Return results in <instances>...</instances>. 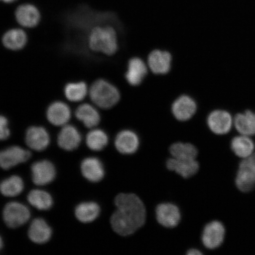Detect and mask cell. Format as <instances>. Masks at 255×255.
I'll use <instances>...</instances> for the list:
<instances>
[{"mask_svg": "<svg viewBox=\"0 0 255 255\" xmlns=\"http://www.w3.org/2000/svg\"><path fill=\"white\" fill-rule=\"evenodd\" d=\"M117 210L111 218L113 230L121 236H128L145 224L146 209L135 194L121 193L115 199Z\"/></svg>", "mask_w": 255, "mask_h": 255, "instance_id": "6da1fadb", "label": "cell"}, {"mask_svg": "<svg viewBox=\"0 0 255 255\" xmlns=\"http://www.w3.org/2000/svg\"><path fill=\"white\" fill-rule=\"evenodd\" d=\"M206 124L209 129L215 134L223 135L231 131L234 125V119L227 111L216 109L207 114Z\"/></svg>", "mask_w": 255, "mask_h": 255, "instance_id": "9c48e42d", "label": "cell"}, {"mask_svg": "<svg viewBox=\"0 0 255 255\" xmlns=\"http://www.w3.org/2000/svg\"><path fill=\"white\" fill-rule=\"evenodd\" d=\"M250 137L241 135L232 139L231 149L238 157L244 159L254 154L255 145L253 140Z\"/></svg>", "mask_w": 255, "mask_h": 255, "instance_id": "484cf974", "label": "cell"}, {"mask_svg": "<svg viewBox=\"0 0 255 255\" xmlns=\"http://www.w3.org/2000/svg\"><path fill=\"white\" fill-rule=\"evenodd\" d=\"M139 139L137 133L129 129L121 130L115 139V145L118 151L123 154H132L138 148Z\"/></svg>", "mask_w": 255, "mask_h": 255, "instance_id": "e0dca14e", "label": "cell"}, {"mask_svg": "<svg viewBox=\"0 0 255 255\" xmlns=\"http://www.w3.org/2000/svg\"><path fill=\"white\" fill-rule=\"evenodd\" d=\"M24 188L23 180L18 175H12L0 183V192L5 197H14L20 195Z\"/></svg>", "mask_w": 255, "mask_h": 255, "instance_id": "f1b7e54d", "label": "cell"}, {"mask_svg": "<svg viewBox=\"0 0 255 255\" xmlns=\"http://www.w3.org/2000/svg\"><path fill=\"white\" fill-rule=\"evenodd\" d=\"M167 167L169 170L176 172L184 178H189L197 173L199 164L196 159L183 160L173 157L168 159Z\"/></svg>", "mask_w": 255, "mask_h": 255, "instance_id": "603a6c76", "label": "cell"}, {"mask_svg": "<svg viewBox=\"0 0 255 255\" xmlns=\"http://www.w3.org/2000/svg\"><path fill=\"white\" fill-rule=\"evenodd\" d=\"M236 186L244 193L250 192L255 187V153L243 159L239 164Z\"/></svg>", "mask_w": 255, "mask_h": 255, "instance_id": "ba28073f", "label": "cell"}, {"mask_svg": "<svg viewBox=\"0 0 255 255\" xmlns=\"http://www.w3.org/2000/svg\"><path fill=\"white\" fill-rule=\"evenodd\" d=\"M31 217L29 209L23 203L17 202H9L2 211V218L8 228L15 229L25 224Z\"/></svg>", "mask_w": 255, "mask_h": 255, "instance_id": "8992f818", "label": "cell"}, {"mask_svg": "<svg viewBox=\"0 0 255 255\" xmlns=\"http://www.w3.org/2000/svg\"><path fill=\"white\" fill-rule=\"evenodd\" d=\"M3 241L2 239V238L1 237V236H0V251L2 250V248H3Z\"/></svg>", "mask_w": 255, "mask_h": 255, "instance_id": "e575fe53", "label": "cell"}, {"mask_svg": "<svg viewBox=\"0 0 255 255\" xmlns=\"http://www.w3.org/2000/svg\"><path fill=\"white\" fill-rule=\"evenodd\" d=\"M81 141V133L77 128L68 124L62 127L57 136V143L59 147L67 151L75 150Z\"/></svg>", "mask_w": 255, "mask_h": 255, "instance_id": "2e32d148", "label": "cell"}, {"mask_svg": "<svg viewBox=\"0 0 255 255\" xmlns=\"http://www.w3.org/2000/svg\"><path fill=\"white\" fill-rule=\"evenodd\" d=\"M157 221L164 227L173 228L180 223L181 214L178 207L171 203H162L156 209Z\"/></svg>", "mask_w": 255, "mask_h": 255, "instance_id": "d6986e66", "label": "cell"}, {"mask_svg": "<svg viewBox=\"0 0 255 255\" xmlns=\"http://www.w3.org/2000/svg\"><path fill=\"white\" fill-rule=\"evenodd\" d=\"M187 255H202V253L200 251L197 250H190L187 252Z\"/></svg>", "mask_w": 255, "mask_h": 255, "instance_id": "d6a6232c", "label": "cell"}, {"mask_svg": "<svg viewBox=\"0 0 255 255\" xmlns=\"http://www.w3.org/2000/svg\"><path fill=\"white\" fill-rule=\"evenodd\" d=\"M170 151L173 158L183 160H194L198 154L195 146L180 142L173 143L170 146Z\"/></svg>", "mask_w": 255, "mask_h": 255, "instance_id": "4dcf8cb0", "label": "cell"}, {"mask_svg": "<svg viewBox=\"0 0 255 255\" xmlns=\"http://www.w3.org/2000/svg\"><path fill=\"white\" fill-rule=\"evenodd\" d=\"M100 207L97 203L84 202L76 206L75 215L79 222L89 223L95 221L100 215Z\"/></svg>", "mask_w": 255, "mask_h": 255, "instance_id": "4316f807", "label": "cell"}, {"mask_svg": "<svg viewBox=\"0 0 255 255\" xmlns=\"http://www.w3.org/2000/svg\"><path fill=\"white\" fill-rule=\"evenodd\" d=\"M81 170L83 176L92 183L99 182L105 175L103 164L96 157L85 158L81 162Z\"/></svg>", "mask_w": 255, "mask_h": 255, "instance_id": "7402d4cb", "label": "cell"}, {"mask_svg": "<svg viewBox=\"0 0 255 255\" xmlns=\"http://www.w3.org/2000/svg\"><path fill=\"white\" fill-rule=\"evenodd\" d=\"M234 126L241 135H255V113L247 111L237 114L234 119Z\"/></svg>", "mask_w": 255, "mask_h": 255, "instance_id": "cb8c5ba5", "label": "cell"}, {"mask_svg": "<svg viewBox=\"0 0 255 255\" xmlns=\"http://www.w3.org/2000/svg\"><path fill=\"white\" fill-rule=\"evenodd\" d=\"M28 236L33 243L44 244L52 238V230L45 220L36 218L31 223L28 231Z\"/></svg>", "mask_w": 255, "mask_h": 255, "instance_id": "44dd1931", "label": "cell"}, {"mask_svg": "<svg viewBox=\"0 0 255 255\" xmlns=\"http://www.w3.org/2000/svg\"><path fill=\"white\" fill-rule=\"evenodd\" d=\"M89 97L92 104L105 111L116 107L122 95L116 84L109 79L100 77L95 79L89 87Z\"/></svg>", "mask_w": 255, "mask_h": 255, "instance_id": "3957f363", "label": "cell"}, {"mask_svg": "<svg viewBox=\"0 0 255 255\" xmlns=\"http://www.w3.org/2000/svg\"><path fill=\"white\" fill-rule=\"evenodd\" d=\"M25 141L32 150L43 151L49 146L50 136L45 128L33 126L26 130Z\"/></svg>", "mask_w": 255, "mask_h": 255, "instance_id": "7c38bea8", "label": "cell"}, {"mask_svg": "<svg viewBox=\"0 0 255 255\" xmlns=\"http://www.w3.org/2000/svg\"><path fill=\"white\" fill-rule=\"evenodd\" d=\"M225 237V229L221 222L213 221L204 229L202 242L206 248L215 250L222 244Z\"/></svg>", "mask_w": 255, "mask_h": 255, "instance_id": "5bb4252c", "label": "cell"}, {"mask_svg": "<svg viewBox=\"0 0 255 255\" xmlns=\"http://www.w3.org/2000/svg\"><path fill=\"white\" fill-rule=\"evenodd\" d=\"M89 87L87 82L78 81L69 82L63 89L65 98L71 103H80L89 95Z\"/></svg>", "mask_w": 255, "mask_h": 255, "instance_id": "d4e9b609", "label": "cell"}, {"mask_svg": "<svg viewBox=\"0 0 255 255\" xmlns=\"http://www.w3.org/2000/svg\"><path fill=\"white\" fill-rule=\"evenodd\" d=\"M46 116L47 121L52 125L63 127L68 124L71 119V108L63 101H54L47 107Z\"/></svg>", "mask_w": 255, "mask_h": 255, "instance_id": "4fadbf2b", "label": "cell"}, {"mask_svg": "<svg viewBox=\"0 0 255 255\" xmlns=\"http://www.w3.org/2000/svg\"><path fill=\"white\" fill-rule=\"evenodd\" d=\"M87 42L92 52L107 57L116 55L120 47L119 31L111 24L98 25L91 28Z\"/></svg>", "mask_w": 255, "mask_h": 255, "instance_id": "7a4b0ae2", "label": "cell"}, {"mask_svg": "<svg viewBox=\"0 0 255 255\" xmlns=\"http://www.w3.org/2000/svg\"><path fill=\"white\" fill-rule=\"evenodd\" d=\"M199 110V104L193 96L181 94L172 102L170 111L174 120L179 123H187L193 119Z\"/></svg>", "mask_w": 255, "mask_h": 255, "instance_id": "277c9868", "label": "cell"}, {"mask_svg": "<svg viewBox=\"0 0 255 255\" xmlns=\"http://www.w3.org/2000/svg\"><path fill=\"white\" fill-rule=\"evenodd\" d=\"M27 201L34 208L43 211L50 209L53 205L52 196L47 191L39 189L31 190L28 194Z\"/></svg>", "mask_w": 255, "mask_h": 255, "instance_id": "83f0119b", "label": "cell"}, {"mask_svg": "<svg viewBox=\"0 0 255 255\" xmlns=\"http://www.w3.org/2000/svg\"><path fill=\"white\" fill-rule=\"evenodd\" d=\"M31 155L29 151L19 146H11L2 149L0 151V168L8 170L26 162Z\"/></svg>", "mask_w": 255, "mask_h": 255, "instance_id": "30bf717a", "label": "cell"}, {"mask_svg": "<svg viewBox=\"0 0 255 255\" xmlns=\"http://www.w3.org/2000/svg\"><path fill=\"white\" fill-rule=\"evenodd\" d=\"M15 17L21 26L27 28H33L37 26L41 20L39 9L33 4H21L16 9Z\"/></svg>", "mask_w": 255, "mask_h": 255, "instance_id": "9a60e30c", "label": "cell"}, {"mask_svg": "<svg viewBox=\"0 0 255 255\" xmlns=\"http://www.w3.org/2000/svg\"><path fill=\"white\" fill-rule=\"evenodd\" d=\"M109 138L106 132L100 128L91 129L87 135L86 142L88 147L94 151H100L108 145Z\"/></svg>", "mask_w": 255, "mask_h": 255, "instance_id": "f546056e", "label": "cell"}, {"mask_svg": "<svg viewBox=\"0 0 255 255\" xmlns=\"http://www.w3.org/2000/svg\"><path fill=\"white\" fill-rule=\"evenodd\" d=\"M16 1H17V0H0V1L7 3V4H10V3L14 2Z\"/></svg>", "mask_w": 255, "mask_h": 255, "instance_id": "836d02e7", "label": "cell"}, {"mask_svg": "<svg viewBox=\"0 0 255 255\" xmlns=\"http://www.w3.org/2000/svg\"><path fill=\"white\" fill-rule=\"evenodd\" d=\"M145 61L151 74L165 76L168 75L173 68V56L170 51L155 48L149 52Z\"/></svg>", "mask_w": 255, "mask_h": 255, "instance_id": "5b68a950", "label": "cell"}, {"mask_svg": "<svg viewBox=\"0 0 255 255\" xmlns=\"http://www.w3.org/2000/svg\"><path fill=\"white\" fill-rule=\"evenodd\" d=\"M98 108L93 104H82L76 108L75 117L87 128H94L101 122L102 116Z\"/></svg>", "mask_w": 255, "mask_h": 255, "instance_id": "ac0fdd59", "label": "cell"}, {"mask_svg": "<svg viewBox=\"0 0 255 255\" xmlns=\"http://www.w3.org/2000/svg\"><path fill=\"white\" fill-rule=\"evenodd\" d=\"M145 60L140 56H132L128 60L124 78L130 87H139L149 74Z\"/></svg>", "mask_w": 255, "mask_h": 255, "instance_id": "52a82bcc", "label": "cell"}, {"mask_svg": "<svg viewBox=\"0 0 255 255\" xmlns=\"http://www.w3.org/2000/svg\"><path fill=\"white\" fill-rule=\"evenodd\" d=\"M9 121L7 117L0 115V141H5L11 135L9 128Z\"/></svg>", "mask_w": 255, "mask_h": 255, "instance_id": "1f68e13d", "label": "cell"}, {"mask_svg": "<svg viewBox=\"0 0 255 255\" xmlns=\"http://www.w3.org/2000/svg\"><path fill=\"white\" fill-rule=\"evenodd\" d=\"M33 182L37 186H46L55 179L56 170L55 165L49 160L34 162L31 167Z\"/></svg>", "mask_w": 255, "mask_h": 255, "instance_id": "8fae6325", "label": "cell"}, {"mask_svg": "<svg viewBox=\"0 0 255 255\" xmlns=\"http://www.w3.org/2000/svg\"><path fill=\"white\" fill-rule=\"evenodd\" d=\"M3 46L8 50L17 52L23 50L28 43V36L24 30L12 28L5 32L1 38Z\"/></svg>", "mask_w": 255, "mask_h": 255, "instance_id": "ffe728a7", "label": "cell"}]
</instances>
